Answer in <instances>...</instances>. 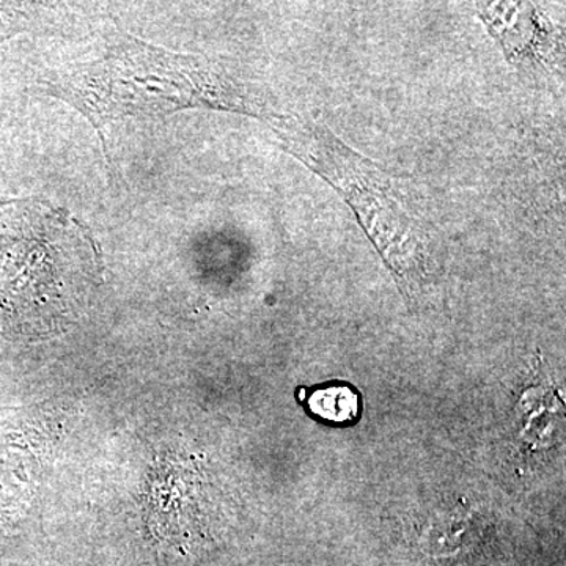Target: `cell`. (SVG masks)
<instances>
[{
	"mask_svg": "<svg viewBox=\"0 0 566 566\" xmlns=\"http://www.w3.org/2000/svg\"><path fill=\"white\" fill-rule=\"evenodd\" d=\"M88 227L40 197L0 200V334L54 333L102 281Z\"/></svg>",
	"mask_w": 566,
	"mask_h": 566,
	"instance_id": "obj_1",
	"label": "cell"
},
{
	"mask_svg": "<svg viewBox=\"0 0 566 566\" xmlns=\"http://www.w3.org/2000/svg\"><path fill=\"white\" fill-rule=\"evenodd\" d=\"M271 125L286 151L344 196L401 292L406 296L419 293L433 277V248L389 175L319 123L283 115Z\"/></svg>",
	"mask_w": 566,
	"mask_h": 566,
	"instance_id": "obj_3",
	"label": "cell"
},
{
	"mask_svg": "<svg viewBox=\"0 0 566 566\" xmlns=\"http://www.w3.org/2000/svg\"><path fill=\"white\" fill-rule=\"evenodd\" d=\"M307 409L323 422L354 423L360 417V397L348 385H326L308 394Z\"/></svg>",
	"mask_w": 566,
	"mask_h": 566,
	"instance_id": "obj_4",
	"label": "cell"
},
{
	"mask_svg": "<svg viewBox=\"0 0 566 566\" xmlns=\"http://www.w3.org/2000/svg\"><path fill=\"white\" fill-rule=\"evenodd\" d=\"M50 93L76 106L96 128L188 107L240 112L270 123L283 117L266 93L219 63L170 54L128 35L112 41L99 61L55 77Z\"/></svg>",
	"mask_w": 566,
	"mask_h": 566,
	"instance_id": "obj_2",
	"label": "cell"
}]
</instances>
